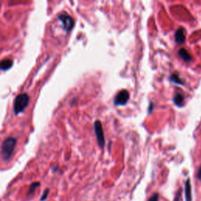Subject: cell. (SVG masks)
<instances>
[{
  "instance_id": "cell-9",
  "label": "cell",
  "mask_w": 201,
  "mask_h": 201,
  "mask_svg": "<svg viewBox=\"0 0 201 201\" xmlns=\"http://www.w3.org/2000/svg\"><path fill=\"white\" fill-rule=\"evenodd\" d=\"M178 55H179L182 59L183 61H185L186 62H190L192 61V56L190 55V54L188 52V50L186 49L181 48L178 50Z\"/></svg>"
},
{
  "instance_id": "cell-7",
  "label": "cell",
  "mask_w": 201,
  "mask_h": 201,
  "mask_svg": "<svg viewBox=\"0 0 201 201\" xmlns=\"http://www.w3.org/2000/svg\"><path fill=\"white\" fill-rule=\"evenodd\" d=\"M173 101L176 106L182 108L185 104V97L181 94H176L173 97Z\"/></svg>"
},
{
  "instance_id": "cell-15",
  "label": "cell",
  "mask_w": 201,
  "mask_h": 201,
  "mask_svg": "<svg viewBox=\"0 0 201 201\" xmlns=\"http://www.w3.org/2000/svg\"><path fill=\"white\" fill-rule=\"evenodd\" d=\"M197 178L198 179L200 180L201 181V166H199V170H198V173H197Z\"/></svg>"
},
{
  "instance_id": "cell-6",
  "label": "cell",
  "mask_w": 201,
  "mask_h": 201,
  "mask_svg": "<svg viewBox=\"0 0 201 201\" xmlns=\"http://www.w3.org/2000/svg\"><path fill=\"white\" fill-rule=\"evenodd\" d=\"M174 38H175V42L178 44H182L186 41V30L182 27H180L176 30L175 34H174Z\"/></svg>"
},
{
  "instance_id": "cell-14",
  "label": "cell",
  "mask_w": 201,
  "mask_h": 201,
  "mask_svg": "<svg viewBox=\"0 0 201 201\" xmlns=\"http://www.w3.org/2000/svg\"><path fill=\"white\" fill-rule=\"evenodd\" d=\"M49 194V190L47 189L46 190V192H45V193H43V195L42 196V197H41V200H45L46 199V198L47 197V196H48Z\"/></svg>"
},
{
  "instance_id": "cell-8",
  "label": "cell",
  "mask_w": 201,
  "mask_h": 201,
  "mask_svg": "<svg viewBox=\"0 0 201 201\" xmlns=\"http://www.w3.org/2000/svg\"><path fill=\"white\" fill-rule=\"evenodd\" d=\"M185 194H186V201H192V187L189 178L185 183Z\"/></svg>"
},
{
  "instance_id": "cell-5",
  "label": "cell",
  "mask_w": 201,
  "mask_h": 201,
  "mask_svg": "<svg viewBox=\"0 0 201 201\" xmlns=\"http://www.w3.org/2000/svg\"><path fill=\"white\" fill-rule=\"evenodd\" d=\"M59 18H60L61 21L62 22L63 25H64V28H65V30L67 31H70L71 29L73 28L74 26V21L70 16H68V14H61V15L59 16Z\"/></svg>"
},
{
  "instance_id": "cell-12",
  "label": "cell",
  "mask_w": 201,
  "mask_h": 201,
  "mask_svg": "<svg viewBox=\"0 0 201 201\" xmlns=\"http://www.w3.org/2000/svg\"><path fill=\"white\" fill-rule=\"evenodd\" d=\"M39 186V182H35V183L31 184V186H30V189H29V193H33V192L35 191V189H36L38 186Z\"/></svg>"
},
{
  "instance_id": "cell-10",
  "label": "cell",
  "mask_w": 201,
  "mask_h": 201,
  "mask_svg": "<svg viewBox=\"0 0 201 201\" xmlns=\"http://www.w3.org/2000/svg\"><path fill=\"white\" fill-rule=\"evenodd\" d=\"M170 82L175 83V84H178V85H184V81L181 79L180 75L178 74L174 73L170 76Z\"/></svg>"
},
{
  "instance_id": "cell-2",
  "label": "cell",
  "mask_w": 201,
  "mask_h": 201,
  "mask_svg": "<svg viewBox=\"0 0 201 201\" xmlns=\"http://www.w3.org/2000/svg\"><path fill=\"white\" fill-rule=\"evenodd\" d=\"M29 101V97L26 94H22L18 95L16 97L15 101H14V112L16 114H18L20 112H23L25 108L27 107Z\"/></svg>"
},
{
  "instance_id": "cell-1",
  "label": "cell",
  "mask_w": 201,
  "mask_h": 201,
  "mask_svg": "<svg viewBox=\"0 0 201 201\" xmlns=\"http://www.w3.org/2000/svg\"><path fill=\"white\" fill-rule=\"evenodd\" d=\"M17 140L14 137H8L6 138L2 145V156L4 160H8L11 157L12 153L15 148Z\"/></svg>"
},
{
  "instance_id": "cell-4",
  "label": "cell",
  "mask_w": 201,
  "mask_h": 201,
  "mask_svg": "<svg viewBox=\"0 0 201 201\" xmlns=\"http://www.w3.org/2000/svg\"><path fill=\"white\" fill-rule=\"evenodd\" d=\"M130 99V94L127 90L120 91L114 98V104L116 106H124Z\"/></svg>"
},
{
  "instance_id": "cell-3",
  "label": "cell",
  "mask_w": 201,
  "mask_h": 201,
  "mask_svg": "<svg viewBox=\"0 0 201 201\" xmlns=\"http://www.w3.org/2000/svg\"><path fill=\"white\" fill-rule=\"evenodd\" d=\"M94 132L99 146L100 148H104V145H105V140H104L102 124H101L100 120H96L94 122Z\"/></svg>"
},
{
  "instance_id": "cell-11",
  "label": "cell",
  "mask_w": 201,
  "mask_h": 201,
  "mask_svg": "<svg viewBox=\"0 0 201 201\" xmlns=\"http://www.w3.org/2000/svg\"><path fill=\"white\" fill-rule=\"evenodd\" d=\"M12 61L10 59H5V60L2 61L0 62V69L2 70H6L10 68L12 66Z\"/></svg>"
},
{
  "instance_id": "cell-13",
  "label": "cell",
  "mask_w": 201,
  "mask_h": 201,
  "mask_svg": "<svg viewBox=\"0 0 201 201\" xmlns=\"http://www.w3.org/2000/svg\"><path fill=\"white\" fill-rule=\"evenodd\" d=\"M148 201H159V195L158 193H154Z\"/></svg>"
}]
</instances>
